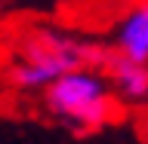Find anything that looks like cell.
<instances>
[{
    "mask_svg": "<svg viewBox=\"0 0 148 144\" xmlns=\"http://www.w3.org/2000/svg\"><path fill=\"white\" fill-rule=\"evenodd\" d=\"M43 110L71 132H99L114 117V89L102 68H77L62 74L40 92Z\"/></svg>",
    "mask_w": 148,
    "mask_h": 144,
    "instance_id": "7a4b0ae2",
    "label": "cell"
},
{
    "mask_svg": "<svg viewBox=\"0 0 148 144\" xmlns=\"http://www.w3.org/2000/svg\"><path fill=\"white\" fill-rule=\"evenodd\" d=\"M114 46H102L92 40H80L65 31L37 28L22 37L16 62L6 68V83L18 92H43L62 74L77 68H102L108 64Z\"/></svg>",
    "mask_w": 148,
    "mask_h": 144,
    "instance_id": "6da1fadb",
    "label": "cell"
},
{
    "mask_svg": "<svg viewBox=\"0 0 148 144\" xmlns=\"http://www.w3.org/2000/svg\"><path fill=\"white\" fill-rule=\"evenodd\" d=\"M105 74L111 80L117 101H123L130 107H148V62L127 58L114 49L105 64Z\"/></svg>",
    "mask_w": 148,
    "mask_h": 144,
    "instance_id": "3957f363",
    "label": "cell"
},
{
    "mask_svg": "<svg viewBox=\"0 0 148 144\" xmlns=\"http://www.w3.org/2000/svg\"><path fill=\"white\" fill-rule=\"evenodd\" d=\"M111 46L127 58L148 62V0H136L133 6L117 18Z\"/></svg>",
    "mask_w": 148,
    "mask_h": 144,
    "instance_id": "277c9868",
    "label": "cell"
}]
</instances>
